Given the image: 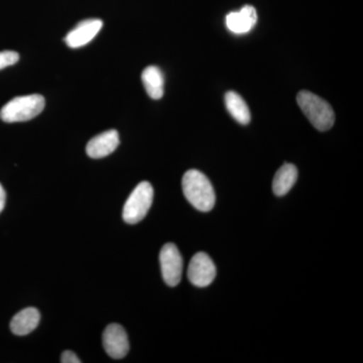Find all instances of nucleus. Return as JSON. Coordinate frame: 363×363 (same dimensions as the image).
<instances>
[{
    "label": "nucleus",
    "instance_id": "f8f14e48",
    "mask_svg": "<svg viewBox=\"0 0 363 363\" xmlns=\"http://www.w3.org/2000/svg\"><path fill=\"white\" fill-rule=\"evenodd\" d=\"M298 179V169L292 164H285L274 176L272 182V191L281 197L290 192Z\"/></svg>",
    "mask_w": 363,
    "mask_h": 363
},
{
    "label": "nucleus",
    "instance_id": "f257e3e1",
    "mask_svg": "<svg viewBox=\"0 0 363 363\" xmlns=\"http://www.w3.org/2000/svg\"><path fill=\"white\" fill-rule=\"evenodd\" d=\"M184 195L196 209L208 212L213 209L216 197L211 182L197 169H189L182 180Z\"/></svg>",
    "mask_w": 363,
    "mask_h": 363
},
{
    "label": "nucleus",
    "instance_id": "1a4fd4ad",
    "mask_svg": "<svg viewBox=\"0 0 363 363\" xmlns=\"http://www.w3.org/2000/svg\"><path fill=\"white\" fill-rule=\"evenodd\" d=\"M118 145V133L116 130H107L89 140L86 152L92 159H101L111 155Z\"/></svg>",
    "mask_w": 363,
    "mask_h": 363
},
{
    "label": "nucleus",
    "instance_id": "39448f33",
    "mask_svg": "<svg viewBox=\"0 0 363 363\" xmlns=\"http://www.w3.org/2000/svg\"><path fill=\"white\" fill-rule=\"evenodd\" d=\"M162 279L169 286L179 285L183 272V259L174 243H167L160 253Z\"/></svg>",
    "mask_w": 363,
    "mask_h": 363
},
{
    "label": "nucleus",
    "instance_id": "2eb2a0df",
    "mask_svg": "<svg viewBox=\"0 0 363 363\" xmlns=\"http://www.w3.org/2000/svg\"><path fill=\"white\" fill-rule=\"evenodd\" d=\"M20 60V55L14 51H2L0 52V70L7 68V67L13 66L18 63Z\"/></svg>",
    "mask_w": 363,
    "mask_h": 363
},
{
    "label": "nucleus",
    "instance_id": "9b49d317",
    "mask_svg": "<svg viewBox=\"0 0 363 363\" xmlns=\"http://www.w3.org/2000/svg\"><path fill=\"white\" fill-rule=\"evenodd\" d=\"M39 310L30 307L21 310L13 318L11 322V330L18 336H25L32 333L40 323Z\"/></svg>",
    "mask_w": 363,
    "mask_h": 363
},
{
    "label": "nucleus",
    "instance_id": "9d476101",
    "mask_svg": "<svg viewBox=\"0 0 363 363\" xmlns=\"http://www.w3.org/2000/svg\"><path fill=\"white\" fill-rule=\"evenodd\" d=\"M257 21V13L255 7L247 6L240 11H233L226 16V26L230 32L241 35L252 30Z\"/></svg>",
    "mask_w": 363,
    "mask_h": 363
},
{
    "label": "nucleus",
    "instance_id": "20e7f679",
    "mask_svg": "<svg viewBox=\"0 0 363 363\" xmlns=\"http://www.w3.org/2000/svg\"><path fill=\"white\" fill-rule=\"evenodd\" d=\"M154 200V188L149 182H142L126 200L123 211V220L136 224L147 216Z\"/></svg>",
    "mask_w": 363,
    "mask_h": 363
},
{
    "label": "nucleus",
    "instance_id": "0eeeda50",
    "mask_svg": "<svg viewBox=\"0 0 363 363\" xmlns=\"http://www.w3.org/2000/svg\"><path fill=\"white\" fill-rule=\"evenodd\" d=\"M104 346L109 357L121 359L130 351V341L128 334L121 325L111 324L104 332Z\"/></svg>",
    "mask_w": 363,
    "mask_h": 363
},
{
    "label": "nucleus",
    "instance_id": "4468645a",
    "mask_svg": "<svg viewBox=\"0 0 363 363\" xmlns=\"http://www.w3.org/2000/svg\"><path fill=\"white\" fill-rule=\"evenodd\" d=\"M225 105L227 111L238 123L247 125L250 123V111L247 102L243 100L238 93L228 91L225 94Z\"/></svg>",
    "mask_w": 363,
    "mask_h": 363
},
{
    "label": "nucleus",
    "instance_id": "423d86ee",
    "mask_svg": "<svg viewBox=\"0 0 363 363\" xmlns=\"http://www.w3.org/2000/svg\"><path fill=\"white\" fill-rule=\"evenodd\" d=\"M216 277V267L213 260L205 252L196 253L191 259L188 269L189 281L196 286H209Z\"/></svg>",
    "mask_w": 363,
    "mask_h": 363
},
{
    "label": "nucleus",
    "instance_id": "dca6fc26",
    "mask_svg": "<svg viewBox=\"0 0 363 363\" xmlns=\"http://www.w3.org/2000/svg\"><path fill=\"white\" fill-rule=\"evenodd\" d=\"M62 363H80L81 360L79 359L77 355L71 350H66L62 353L61 355Z\"/></svg>",
    "mask_w": 363,
    "mask_h": 363
},
{
    "label": "nucleus",
    "instance_id": "f03ea898",
    "mask_svg": "<svg viewBox=\"0 0 363 363\" xmlns=\"http://www.w3.org/2000/svg\"><path fill=\"white\" fill-rule=\"evenodd\" d=\"M301 111L316 130H330L335 121V114L328 102L309 91H301L297 96Z\"/></svg>",
    "mask_w": 363,
    "mask_h": 363
},
{
    "label": "nucleus",
    "instance_id": "7ed1b4c3",
    "mask_svg": "<svg viewBox=\"0 0 363 363\" xmlns=\"http://www.w3.org/2000/svg\"><path fill=\"white\" fill-rule=\"evenodd\" d=\"M45 104V98L39 94L16 97L2 107L0 118L7 123L28 121L44 111Z\"/></svg>",
    "mask_w": 363,
    "mask_h": 363
},
{
    "label": "nucleus",
    "instance_id": "6e6552de",
    "mask_svg": "<svg viewBox=\"0 0 363 363\" xmlns=\"http://www.w3.org/2000/svg\"><path fill=\"white\" fill-rule=\"evenodd\" d=\"M104 21L98 18H90L79 23L65 38L66 44L71 49H78L87 45L101 30Z\"/></svg>",
    "mask_w": 363,
    "mask_h": 363
},
{
    "label": "nucleus",
    "instance_id": "f3484780",
    "mask_svg": "<svg viewBox=\"0 0 363 363\" xmlns=\"http://www.w3.org/2000/svg\"><path fill=\"white\" fill-rule=\"evenodd\" d=\"M6 193L4 187H2L1 184H0V213H1L2 210L4 209V206H6Z\"/></svg>",
    "mask_w": 363,
    "mask_h": 363
},
{
    "label": "nucleus",
    "instance_id": "ddd939ff",
    "mask_svg": "<svg viewBox=\"0 0 363 363\" xmlns=\"http://www.w3.org/2000/svg\"><path fill=\"white\" fill-rule=\"evenodd\" d=\"M142 81L147 95L152 99H161L164 95V78L159 67H147L143 72Z\"/></svg>",
    "mask_w": 363,
    "mask_h": 363
}]
</instances>
